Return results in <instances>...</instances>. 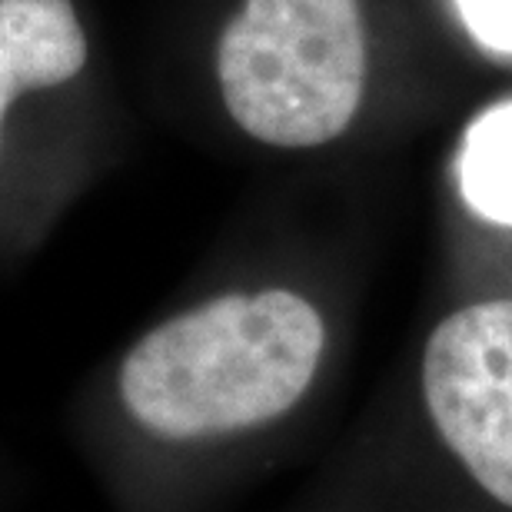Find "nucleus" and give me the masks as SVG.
<instances>
[{
    "mask_svg": "<svg viewBox=\"0 0 512 512\" xmlns=\"http://www.w3.org/2000/svg\"><path fill=\"white\" fill-rule=\"evenodd\" d=\"M330 330L293 286H230L147 326L67 399V439L110 512H217L320 386Z\"/></svg>",
    "mask_w": 512,
    "mask_h": 512,
    "instance_id": "nucleus-1",
    "label": "nucleus"
},
{
    "mask_svg": "<svg viewBox=\"0 0 512 512\" xmlns=\"http://www.w3.org/2000/svg\"><path fill=\"white\" fill-rule=\"evenodd\" d=\"M217 77L247 137L283 150L323 147L363 100L360 0H243L220 34Z\"/></svg>",
    "mask_w": 512,
    "mask_h": 512,
    "instance_id": "nucleus-2",
    "label": "nucleus"
},
{
    "mask_svg": "<svg viewBox=\"0 0 512 512\" xmlns=\"http://www.w3.org/2000/svg\"><path fill=\"white\" fill-rule=\"evenodd\" d=\"M419 403L476 493L512 512V296L459 306L433 326Z\"/></svg>",
    "mask_w": 512,
    "mask_h": 512,
    "instance_id": "nucleus-3",
    "label": "nucleus"
},
{
    "mask_svg": "<svg viewBox=\"0 0 512 512\" xmlns=\"http://www.w3.org/2000/svg\"><path fill=\"white\" fill-rule=\"evenodd\" d=\"M87 64V37L70 0H0V130L20 94L60 87Z\"/></svg>",
    "mask_w": 512,
    "mask_h": 512,
    "instance_id": "nucleus-4",
    "label": "nucleus"
},
{
    "mask_svg": "<svg viewBox=\"0 0 512 512\" xmlns=\"http://www.w3.org/2000/svg\"><path fill=\"white\" fill-rule=\"evenodd\" d=\"M463 183L489 217H512V104L489 110L466 133Z\"/></svg>",
    "mask_w": 512,
    "mask_h": 512,
    "instance_id": "nucleus-5",
    "label": "nucleus"
},
{
    "mask_svg": "<svg viewBox=\"0 0 512 512\" xmlns=\"http://www.w3.org/2000/svg\"><path fill=\"white\" fill-rule=\"evenodd\" d=\"M456 7L479 44L512 54V0H456Z\"/></svg>",
    "mask_w": 512,
    "mask_h": 512,
    "instance_id": "nucleus-6",
    "label": "nucleus"
},
{
    "mask_svg": "<svg viewBox=\"0 0 512 512\" xmlns=\"http://www.w3.org/2000/svg\"><path fill=\"white\" fill-rule=\"evenodd\" d=\"M14 499H17V473H14V463H10L4 443H0V512L14 509Z\"/></svg>",
    "mask_w": 512,
    "mask_h": 512,
    "instance_id": "nucleus-7",
    "label": "nucleus"
}]
</instances>
